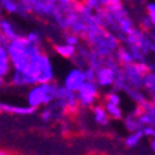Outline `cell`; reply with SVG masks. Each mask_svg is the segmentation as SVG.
<instances>
[{
  "label": "cell",
  "mask_w": 155,
  "mask_h": 155,
  "mask_svg": "<svg viewBox=\"0 0 155 155\" xmlns=\"http://www.w3.org/2000/svg\"><path fill=\"white\" fill-rule=\"evenodd\" d=\"M7 51L14 70H21L36 83L54 81V66L51 56L43 51L42 45L32 43L25 35L8 41Z\"/></svg>",
  "instance_id": "cell-1"
},
{
  "label": "cell",
  "mask_w": 155,
  "mask_h": 155,
  "mask_svg": "<svg viewBox=\"0 0 155 155\" xmlns=\"http://www.w3.org/2000/svg\"><path fill=\"white\" fill-rule=\"evenodd\" d=\"M95 15H97L98 22L119 36L120 41L124 39V36L129 35L136 28L133 18L130 17L129 8L123 4V2L109 3L106 7L95 10Z\"/></svg>",
  "instance_id": "cell-2"
},
{
  "label": "cell",
  "mask_w": 155,
  "mask_h": 155,
  "mask_svg": "<svg viewBox=\"0 0 155 155\" xmlns=\"http://www.w3.org/2000/svg\"><path fill=\"white\" fill-rule=\"evenodd\" d=\"M59 84L56 81L49 83H36L28 87L25 91V101L28 105L39 109L53 102L58 97Z\"/></svg>",
  "instance_id": "cell-3"
},
{
  "label": "cell",
  "mask_w": 155,
  "mask_h": 155,
  "mask_svg": "<svg viewBox=\"0 0 155 155\" xmlns=\"http://www.w3.org/2000/svg\"><path fill=\"white\" fill-rule=\"evenodd\" d=\"M123 71V66L116 58L105 59V63L97 70V83L102 90L113 88L119 74Z\"/></svg>",
  "instance_id": "cell-4"
},
{
  "label": "cell",
  "mask_w": 155,
  "mask_h": 155,
  "mask_svg": "<svg viewBox=\"0 0 155 155\" xmlns=\"http://www.w3.org/2000/svg\"><path fill=\"white\" fill-rule=\"evenodd\" d=\"M101 87L98 85L97 81L92 80H87L84 85L77 91V97H78V104L81 109H91L95 104H98L99 98H101Z\"/></svg>",
  "instance_id": "cell-5"
},
{
  "label": "cell",
  "mask_w": 155,
  "mask_h": 155,
  "mask_svg": "<svg viewBox=\"0 0 155 155\" xmlns=\"http://www.w3.org/2000/svg\"><path fill=\"white\" fill-rule=\"evenodd\" d=\"M66 115H69V109L64 105L54 99L46 106H42L39 112V119L43 123H60L66 119Z\"/></svg>",
  "instance_id": "cell-6"
},
{
  "label": "cell",
  "mask_w": 155,
  "mask_h": 155,
  "mask_svg": "<svg viewBox=\"0 0 155 155\" xmlns=\"http://www.w3.org/2000/svg\"><path fill=\"white\" fill-rule=\"evenodd\" d=\"M59 102L64 105L66 108L69 109V113L73 115V113H77L78 112L80 108V104H78V97H77V92L76 91H71L69 90L67 87H64L63 84H59V88H58V97H56Z\"/></svg>",
  "instance_id": "cell-7"
},
{
  "label": "cell",
  "mask_w": 155,
  "mask_h": 155,
  "mask_svg": "<svg viewBox=\"0 0 155 155\" xmlns=\"http://www.w3.org/2000/svg\"><path fill=\"white\" fill-rule=\"evenodd\" d=\"M87 81V76H85V70L81 66H74L73 69H70L67 71V74L63 78V85L67 87L71 91H78L81 87L84 85V83Z\"/></svg>",
  "instance_id": "cell-8"
},
{
  "label": "cell",
  "mask_w": 155,
  "mask_h": 155,
  "mask_svg": "<svg viewBox=\"0 0 155 155\" xmlns=\"http://www.w3.org/2000/svg\"><path fill=\"white\" fill-rule=\"evenodd\" d=\"M7 43L8 41L6 39V36L0 35V78H2V84L6 83V78L13 71V64H11V59L7 51Z\"/></svg>",
  "instance_id": "cell-9"
},
{
  "label": "cell",
  "mask_w": 155,
  "mask_h": 155,
  "mask_svg": "<svg viewBox=\"0 0 155 155\" xmlns=\"http://www.w3.org/2000/svg\"><path fill=\"white\" fill-rule=\"evenodd\" d=\"M0 7H2V11L7 15H18L22 18L32 15L21 0H0Z\"/></svg>",
  "instance_id": "cell-10"
},
{
  "label": "cell",
  "mask_w": 155,
  "mask_h": 155,
  "mask_svg": "<svg viewBox=\"0 0 155 155\" xmlns=\"http://www.w3.org/2000/svg\"><path fill=\"white\" fill-rule=\"evenodd\" d=\"M6 81H7V84L10 87L17 88V90H27L28 87L35 84L34 78L29 74L21 71V70H14V69L10 73V76L6 78Z\"/></svg>",
  "instance_id": "cell-11"
},
{
  "label": "cell",
  "mask_w": 155,
  "mask_h": 155,
  "mask_svg": "<svg viewBox=\"0 0 155 155\" xmlns=\"http://www.w3.org/2000/svg\"><path fill=\"white\" fill-rule=\"evenodd\" d=\"M0 110L3 113L13 116H31L35 115L38 109L31 106V105H14V104H7V102H2L0 104Z\"/></svg>",
  "instance_id": "cell-12"
},
{
  "label": "cell",
  "mask_w": 155,
  "mask_h": 155,
  "mask_svg": "<svg viewBox=\"0 0 155 155\" xmlns=\"http://www.w3.org/2000/svg\"><path fill=\"white\" fill-rule=\"evenodd\" d=\"M0 35L6 36L7 41H13L18 36H21L22 34L20 32L17 24L8 17H3L0 20Z\"/></svg>",
  "instance_id": "cell-13"
},
{
  "label": "cell",
  "mask_w": 155,
  "mask_h": 155,
  "mask_svg": "<svg viewBox=\"0 0 155 155\" xmlns=\"http://www.w3.org/2000/svg\"><path fill=\"white\" fill-rule=\"evenodd\" d=\"M91 110H92V119H94L97 126L106 127L110 124L112 117L109 116V113H108V110H106L104 104H95L94 106L91 108Z\"/></svg>",
  "instance_id": "cell-14"
},
{
  "label": "cell",
  "mask_w": 155,
  "mask_h": 155,
  "mask_svg": "<svg viewBox=\"0 0 155 155\" xmlns=\"http://www.w3.org/2000/svg\"><path fill=\"white\" fill-rule=\"evenodd\" d=\"M123 124H124V129L127 130V131H136V130H141L143 129V123H141L140 117H138V108L137 105H136V108L131 110L130 113H127V115H124V117H123Z\"/></svg>",
  "instance_id": "cell-15"
},
{
  "label": "cell",
  "mask_w": 155,
  "mask_h": 155,
  "mask_svg": "<svg viewBox=\"0 0 155 155\" xmlns=\"http://www.w3.org/2000/svg\"><path fill=\"white\" fill-rule=\"evenodd\" d=\"M53 51L56 52V54L60 56L61 59L73 60V59L76 58L78 46H74V45H69V43H66V42H61V43H54Z\"/></svg>",
  "instance_id": "cell-16"
},
{
  "label": "cell",
  "mask_w": 155,
  "mask_h": 155,
  "mask_svg": "<svg viewBox=\"0 0 155 155\" xmlns=\"http://www.w3.org/2000/svg\"><path fill=\"white\" fill-rule=\"evenodd\" d=\"M144 138H145V136H144L143 129L136 130V131H130V133L127 134V137L124 138V147H126L127 150H136Z\"/></svg>",
  "instance_id": "cell-17"
},
{
  "label": "cell",
  "mask_w": 155,
  "mask_h": 155,
  "mask_svg": "<svg viewBox=\"0 0 155 155\" xmlns=\"http://www.w3.org/2000/svg\"><path fill=\"white\" fill-rule=\"evenodd\" d=\"M102 104L105 105V108H106V110H108L109 116L112 117V120H123L124 113H123L122 105L112 104V102H108V101H104Z\"/></svg>",
  "instance_id": "cell-18"
},
{
  "label": "cell",
  "mask_w": 155,
  "mask_h": 155,
  "mask_svg": "<svg viewBox=\"0 0 155 155\" xmlns=\"http://www.w3.org/2000/svg\"><path fill=\"white\" fill-rule=\"evenodd\" d=\"M116 59H117V61L122 66L129 64V63H134V58H133V54H131V52H130V49L126 45H123V43H122V46L119 48V51L116 52Z\"/></svg>",
  "instance_id": "cell-19"
},
{
  "label": "cell",
  "mask_w": 155,
  "mask_h": 155,
  "mask_svg": "<svg viewBox=\"0 0 155 155\" xmlns=\"http://www.w3.org/2000/svg\"><path fill=\"white\" fill-rule=\"evenodd\" d=\"M144 91L148 94V97L155 99V70H151L145 74L144 78Z\"/></svg>",
  "instance_id": "cell-20"
},
{
  "label": "cell",
  "mask_w": 155,
  "mask_h": 155,
  "mask_svg": "<svg viewBox=\"0 0 155 155\" xmlns=\"http://www.w3.org/2000/svg\"><path fill=\"white\" fill-rule=\"evenodd\" d=\"M63 42L69 43V45H74V46H78L80 43L83 42V38L78 36L77 34L71 32V31H64V34H63Z\"/></svg>",
  "instance_id": "cell-21"
},
{
  "label": "cell",
  "mask_w": 155,
  "mask_h": 155,
  "mask_svg": "<svg viewBox=\"0 0 155 155\" xmlns=\"http://www.w3.org/2000/svg\"><path fill=\"white\" fill-rule=\"evenodd\" d=\"M25 36L32 43H36V45H42V42H43V35L38 29H31V31H28V32L25 34Z\"/></svg>",
  "instance_id": "cell-22"
},
{
  "label": "cell",
  "mask_w": 155,
  "mask_h": 155,
  "mask_svg": "<svg viewBox=\"0 0 155 155\" xmlns=\"http://www.w3.org/2000/svg\"><path fill=\"white\" fill-rule=\"evenodd\" d=\"M81 2H84L87 6L92 7L94 10H101L109 4V0H81Z\"/></svg>",
  "instance_id": "cell-23"
},
{
  "label": "cell",
  "mask_w": 155,
  "mask_h": 155,
  "mask_svg": "<svg viewBox=\"0 0 155 155\" xmlns=\"http://www.w3.org/2000/svg\"><path fill=\"white\" fill-rule=\"evenodd\" d=\"M138 25H140L143 29H145V31H151V29L155 28L152 21L150 20V17H148L147 14H143V17H141L140 21H138Z\"/></svg>",
  "instance_id": "cell-24"
},
{
  "label": "cell",
  "mask_w": 155,
  "mask_h": 155,
  "mask_svg": "<svg viewBox=\"0 0 155 155\" xmlns=\"http://www.w3.org/2000/svg\"><path fill=\"white\" fill-rule=\"evenodd\" d=\"M144 8H145V14L150 17V20L152 21V24L155 27V2H147Z\"/></svg>",
  "instance_id": "cell-25"
},
{
  "label": "cell",
  "mask_w": 155,
  "mask_h": 155,
  "mask_svg": "<svg viewBox=\"0 0 155 155\" xmlns=\"http://www.w3.org/2000/svg\"><path fill=\"white\" fill-rule=\"evenodd\" d=\"M150 148H151V151L155 154V138H150Z\"/></svg>",
  "instance_id": "cell-26"
},
{
  "label": "cell",
  "mask_w": 155,
  "mask_h": 155,
  "mask_svg": "<svg viewBox=\"0 0 155 155\" xmlns=\"http://www.w3.org/2000/svg\"><path fill=\"white\" fill-rule=\"evenodd\" d=\"M124 0H109V3H122Z\"/></svg>",
  "instance_id": "cell-27"
},
{
  "label": "cell",
  "mask_w": 155,
  "mask_h": 155,
  "mask_svg": "<svg viewBox=\"0 0 155 155\" xmlns=\"http://www.w3.org/2000/svg\"><path fill=\"white\" fill-rule=\"evenodd\" d=\"M154 101H155V99H154Z\"/></svg>",
  "instance_id": "cell-28"
}]
</instances>
